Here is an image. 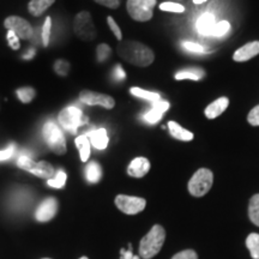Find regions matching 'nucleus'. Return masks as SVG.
Here are the masks:
<instances>
[{
    "instance_id": "nucleus-1",
    "label": "nucleus",
    "mask_w": 259,
    "mask_h": 259,
    "mask_svg": "<svg viewBox=\"0 0 259 259\" xmlns=\"http://www.w3.org/2000/svg\"><path fill=\"white\" fill-rule=\"evenodd\" d=\"M116 52L121 59L139 67H147L155 60L153 50L138 41H122L116 47Z\"/></svg>"
},
{
    "instance_id": "nucleus-2",
    "label": "nucleus",
    "mask_w": 259,
    "mask_h": 259,
    "mask_svg": "<svg viewBox=\"0 0 259 259\" xmlns=\"http://www.w3.org/2000/svg\"><path fill=\"white\" fill-rule=\"evenodd\" d=\"M166 239V232L163 227L154 226L150 232L144 236L139 244V257L143 259H150L161 251Z\"/></svg>"
},
{
    "instance_id": "nucleus-3",
    "label": "nucleus",
    "mask_w": 259,
    "mask_h": 259,
    "mask_svg": "<svg viewBox=\"0 0 259 259\" xmlns=\"http://www.w3.org/2000/svg\"><path fill=\"white\" fill-rule=\"evenodd\" d=\"M213 184V174L208 168H200L189 181V192L193 197H203L209 192Z\"/></svg>"
},
{
    "instance_id": "nucleus-4",
    "label": "nucleus",
    "mask_w": 259,
    "mask_h": 259,
    "mask_svg": "<svg viewBox=\"0 0 259 259\" xmlns=\"http://www.w3.org/2000/svg\"><path fill=\"white\" fill-rule=\"evenodd\" d=\"M44 138L52 151L57 155H64L66 153V141H65L64 134L60 131L57 124L48 121L45 124L44 130Z\"/></svg>"
},
{
    "instance_id": "nucleus-5",
    "label": "nucleus",
    "mask_w": 259,
    "mask_h": 259,
    "mask_svg": "<svg viewBox=\"0 0 259 259\" xmlns=\"http://www.w3.org/2000/svg\"><path fill=\"white\" fill-rule=\"evenodd\" d=\"M59 124L63 126V128L70 131L71 134H76L79 126L88 122V118L83 114L78 107L70 106L67 108L63 109L58 116Z\"/></svg>"
},
{
    "instance_id": "nucleus-6",
    "label": "nucleus",
    "mask_w": 259,
    "mask_h": 259,
    "mask_svg": "<svg viewBox=\"0 0 259 259\" xmlns=\"http://www.w3.org/2000/svg\"><path fill=\"white\" fill-rule=\"evenodd\" d=\"M156 0H127L126 9L132 19L137 22H148L153 18Z\"/></svg>"
},
{
    "instance_id": "nucleus-7",
    "label": "nucleus",
    "mask_w": 259,
    "mask_h": 259,
    "mask_svg": "<svg viewBox=\"0 0 259 259\" xmlns=\"http://www.w3.org/2000/svg\"><path fill=\"white\" fill-rule=\"evenodd\" d=\"M17 166L22 169L29 171V173L34 174L42 179H52L56 176V170H54L53 166L51 163H48L46 161H40L35 162L31 160L29 156H21L17 161Z\"/></svg>"
},
{
    "instance_id": "nucleus-8",
    "label": "nucleus",
    "mask_w": 259,
    "mask_h": 259,
    "mask_svg": "<svg viewBox=\"0 0 259 259\" xmlns=\"http://www.w3.org/2000/svg\"><path fill=\"white\" fill-rule=\"evenodd\" d=\"M73 30L82 41H93L96 37V29L94 27L92 15L88 11H82L76 16Z\"/></svg>"
},
{
    "instance_id": "nucleus-9",
    "label": "nucleus",
    "mask_w": 259,
    "mask_h": 259,
    "mask_svg": "<svg viewBox=\"0 0 259 259\" xmlns=\"http://www.w3.org/2000/svg\"><path fill=\"white\" fill-rule=\"evenodd\" d=\"M115 205L118 209L127 215H136V213L143 211L147 205V200L141 197L126 196V194H119L115 198Z\"/></svg>"
},
{
    "instance_id": "nucleus-10",
    "label": "nucleus",
    "mask_w": 259,
    "mask_h": 259,
    "mask_svg": "<svg viewBox=\"0 0 259 259\" xmlns=\"http://www.w3.org/2000/svg\"><path fill=\"white\" fill-rule=\"evenodd\" d=\"M4 27L8 30L14 31L19 38L29 40L34 35V29L24 18L18 17V16H10L4 21Z\"/></svg>"
},
{
    "instance_id": "nucleus-11",
    "label": "nucleus",
    "mask_w": 259,
    "mask_h": 259,
    "mask_svg": "<svg viewBox=\"0 0 259 259\" xmlns=\"http://www.w3.org/2000/svg\"><path fill=\"white\" fill-rule=\"evenodd\" d=\"M80 102L85 103L88 106H101L107 109L114 108L115 101L112 96L106 95V94L90 92V90H83L79 94Z\"/></svg>"
},
{
    "instance_id": "nucleus-12",
    "label": "nucleus",
    "mask_w": 259,
    "mask_h": 259,
    "mask_svg": "<svg viewBox=\"0 0 259 259\" xmlns=\"http://www.w3.org/2000/svg\"><path fill=\"white\" fill-rule=\"evenodd\" d=\"M58 212V202L56 198L50 197V198L45 199L36 210V220L38 222H48L51 221Z\"/></svg>"
},
{
    "instance_id": "nucleus-13",
    "label": "nucleus",
    "mask_w": 259,
    "mask_h": 259,
    "mask_svg": "<svg viewBox=\"0 0 259 259\" xmlns=\"http://www.w3.org/2000/svg\"><path fill=\"white\" fill-rule=\"evenodd\" d=\"M259 54V41H252L248 44L244 45V46L235 51L233 59L236 63H244L252 59V58L257 57Z\"/></svg>"
},
{
    "instance_id": "nucleus-14",
    "label": "nucleus",
    "mask_w": 259,
    "mask_h": 259,
    "mask_svg": "<svg viewBox=\"0 0 259 259\" xmlns=\"http://www.w3.org/2000/svg\"><path fill=\"white\" fill-rule=\"evenodd\" d=\"M150 170V162L145 157H136L127 167V173L132 178H143Z\"/></svg>"
},
{
    "instance_id": "nucleus-15",
    "label": "nucleus",
    "mask_w": 259,
    "mask_h": 259,
    "mask_svg": "<svg viewBox=\"0 0 259 259\" xmlns=\"http://www.w3.org/2000/svg\"><path fill=\"white\" fill-rule=\"evenodd\" d=\"M229 106V99L228 97H220V99L215 100V101L210 103V105L206 107L205 111V116L208 119H215L222 114L223 112L228 108Z\"/></svg>"
},
{
    "instance_id": "nucleus-16",
    "label": "nucleus",
    "mask_w": 259,
    "mask_h": 259,
    "mask_svg": "<svg viewBox=\"0 0 259 259\" xmlns=\"http://www.w3.org/2000/svg\"><path fill=\"white\" fill-rule=\"evenodd\" d=\"M87 137L89 138L90 144H92L94 148H96L97 150H105L109 142L108 136H107V131L105 128L94 130V131L89 132V134L87 135Z\"/></svg>"
},
{
    "instance_id": "nucleus-17",
    "label": "nucleus",
    "mask_w": 259,
    "mask_h": 259,
    "mask_svg": "<svg viewBox=\"0 0 259 259\" xmlns=\"http://www.w3.org/2000/svg\"><path fill=\"white\" fill-rule=\"evenodd\" d=\"M168 130H169V134L171 137H174L178 141H181V142H190L192 141L194 135L192 132L189 131V130L184 128L183 126H180L178 124L177 121H168Z\"/></svg>"
},
{
    "instance_id": "nucleus-18",
    "label": "nucleus",
    "mask_w": 259,
    "mask_h": 259,
    "mask_svg": "<svg viewBox=\"0 0 259 259\" xmlns=\"http://www.w3.org/2000/svg\"><path fill=\"white\" fill-rule=\"evenodd\" d=\"M56 0H30L28 4V11L32 16H41L47 11Z\"/></svg>"
},
{
    "instance_id": "nucleus-19",
    "label": "nucleus",
    "mask_w": 259,
    "mask_h": 259,
    "mask_svg": "<svg viewBox=\"0 0 259 259\" xmlns=\"http://www.w3.org/2000/svg\"><path fill=\"white\" fill-rule=\"evenodd\" d=\"M215 24H216L215 17L210 14L200 16L198 21H197V28H198V31L202 35H204V36H210L213 25Z\"/></svg>"
},
{
    "instance_id": "nucleus-20",
    "label": "nucleus",
    "mask_w": 259,
    "mask_h": 259,
    "mask_svg": "<svg viewBox=\"0 0 259 259\" xmlns=\"http://www.w3.org/2000/svg\"><path fill=\"white\" fill-rule=\"evenodd\" d=\"M205 76V71L199 67H187L177 72L176 79H192V80H200Z\"/></svg>"
},
{
    "instance_id": "nucleus-21",
    "label": "nucleus",
    "mask_w": 259,
    "mask_h": 259,
    "mask_svg": "<svg viewBox=\"0 0 259 259\" xmlns=\"http://www.w3.org/2000/svg\"><path fill=\"white\" fill-rule=\"evenodd\" d=\"M85 176H87V179H88L89 183H92V184L99 183L102 178L101 166H100L96 161L89 162L88 166H87V169H85Z\"/></svg>"
},
{
    "instance_id": "nucleus-22",
    "label": "nucleus",
    "mask_w": 259,
    "mask_h": 259,
    "mask_svg": "<svg viewBox=\"0 0 259 259\" xmlns=\"http://www.w3.org/2000/svg\"><path fill=\"white\" fill-rule=\"evenodd\" d=\"M76 145L79 149L80 160L83 162H87L89 160L90 156V141L87 136H79L76 138Z\"/></svg>"
},
{
    "instance_id": "nucleus-23",
    "label": "nucleus",
    "mask_w": 259,
    "mask_h": 259,
    "mask_svg": "<svg viewBox=\"0 0 259 259\" xmlns=\"http://www.w3.org/2000/svg\"><path fill=\"white\" fill-rule=\"evenodd\" d=\"M248 216L252 223L259 227V193L254 194L248 204Z\"/></svg>"
},
{
    "instance_id": "nucleus-24",
    "label": "nucleus",
    "mask_w": 259,
    "mask_h": 259,
    "mask_svg": "<svg viewBox=\"0 0 259 259\" xmlns=\"http://www.w3.org/2000/svg\"><path fill=\"white\" fill-rule=\"evenodd\" d=\"M246 246L250 251L251 257L253 259H259V234L252 233L246 239Z\"/></svg>"
},
{
    "instance_id": "nucleus-25",
    "label": "nucleus",
    "mask_w": 259,
    "mask_h": 259,
    "mask_svg": "<svg viewBox=\"0 0 259 259\" xmlns=\"http://www.w3.org/2000/svg\"><path fill=\"white\" fill-rule=\"evenodd\" d=\"M130 93H131L134 96L141 97V99H144V100H147V101H150L153 103L158 101V100H161L160 94L154 93V92H149V90H144L141 88H131L130 89Z\"/></svg>"
},
{
    "instance_id": "nucleus-26",
    "label": "nucleus",
    "mask_w": 259,
    "mask_h": 259,
    "mask_svg": "<svg viewBox=\"0 0 259 259\" xmlns=\"http://www.w3.org/2000/svg\"><path fill=\"white\" fill-rule=\"evenodd\" d=\"M231 28L232 27H231V24H229V22H227V21L219 22V23H216L215 25H213L210 36H212V37L225 36V35H227L229 31H231Z\"/></svg>"
},
{
    "instance_id": "nucleus-27",
    "label": "nucleus",
    "mask_w": 259,
    "mask_h": 259,
    "mask_svg": "<svg viewBox=\"0 0 259 259\" xmlns=\"http://www.w3.org/2000/svg\"><path fill=\"white\" fill-rule=\"evenodd\" d=\"M16 94H17V97L22 102L29 103L32 101V99H34L35 95H36V92H35L32 88H30V87H25V88L18 89L17 92H16Z\"/></svg>"
},
{
    "instance_id": "nucleus-28",
    "label": "nucleus",
    "mask_w": 259,
    "mask_h": 259,
    "mask_svg": "<svg viewBox=\"0 0 259 259\" xmlns=\"http://www.w3.org/2000/svg\"><path fill=\"white\" fill-rule=\"evenodd\" d=\"M66 179H67L66 173L63 170H59L58 173H56V176L52 178V179L48 180V185L51 187H54V189H61V187H64L65 183H66Z\"/></svg>"
},
{
    "instance_id": "nucleus-29",
    "label": "nucleus",
    "mask_w": 259,
    "mask_h": 259,
    "mask_svg": "<svg viewBox=\"0 0 259 259\" xmlns=\"http://www.w3.org/2000/svg\"><path fill=\"white\" fill-rule=\"evenodd\" d=\"M161 11H168V12H176V14H181V12L185 11V8L179 3H173V2H166L162 3L160 5Z\"/></svg>"
},
{
    "instance_id": "nucleus-30",
    "label": "nucleus",
    "mask_w": 259,
    "mask_h": 259,
    "mask_svg": "<svg viewBox=\"0 0 259 259\" xmlns=\"http://www.w3.org/2000/svg\"><path fill=\"white\" fill-rule=\"evenodd\" d=\"M163 114L164 113H162L161 111H158V109L153 107V108L144 115V120L147 121L148 124H157V122L162 119Z\"/></svg>"
},
{
    "instance_id": "nucleus-31",
    "label": "nucleus",
    "mask_w": 259,
    "mask_h": 259,
    "mask_svg": "<svg viewBox=\"0 0 259 259\" xmlns=\"http://www.w3.org/2000/svg\"><path fill=\"white\" fill-rule=\"evenodd\" d=\"M111 53H112L111 47H109L107 44H101L99 47H97V60H99L100 63H103V61L108 59L109 56H111Z\"/></svg>"
},
{
    "instance_id": "nucleus-32",
    "label": "nucleus",
    "mask_w": 259,
    "mask_h": 259,
    "mask_svg": "<svg viewBox=\"0 0 259 259\" xmlns=\"http://www.w3.org/2000/svg\"><path fill=\"white\" fill-rule=\"evenodd\" d=\"M54 70H56V72L59 74V76H66L70 70V63L63 59L57 60L56 64H54Z\"/></svg>"
},
{
    "instance_id": "nucleus-33",
    "label": "nucleus",
    "mask_w": 259,
    "mask_h": 259,
    "mask_svg": "<svg viewBox=\"0 0 259 259\" xmlns=\"http://www.w3.org/2000/svg\"><path fill=\"white\" fill-rule=\"evenodd\" d=\"M51 28H52V19L51 17H47L46 21H45L44 30H42V41H44V46H48V44H50Z\"/></svg>"
},
{
    "instance_id": "nucleus-34",
    "label": "nucleus",
    "mask_w": 259,
    "mask_h": 259,
    "mask_svg": "<svg viewBox=\"0 0 259 259\" xmlns=\"http://www.w3.org/2000/svg\"><path fill=\"white\" fill-rule=\"evenodd\" d=\"M183 47L185 48L187 52H192V53H204L205 52V48L202 45L196 44V42H190L185 41L183 42Z\"/></svg>"
},
{
    "instance_id": "nucleus-35",
    "label": "nucleus",
    "mask_w": 259,
    "mask_h": 259,
    "mask_svg": "<svg viewBox=\"0 0 259 259\" xmlns=\"http://www.w3.org/2000/svg\"><path fill=\"white\" fill-rule=\"evenodd\" d=\"M248 124L252 126H259V105L252 108L247 115Z\"/></svg>"
},
{
    "instance_id": "nucleus-36",
    "label": "nucleus",
    "mask_w": 259,
    "mask_h": 259,
    "mask_svg": "<svg viewBox=\"0 0 259 259\" xmlns=\"http://www.w3.org/2000/svg\"><path fill=\"white\" fill-rule=\"evenodd\" d=\"M107 22H108L109 28H111V30L113 31V34L115 35V37L118 38L119 41H121V40H122V34H121V30H120V28H119V25L116 24V22L114 21V18H113V17H111V16H109V17L107 18Z\"/></svg>"
},
{
    "instance_id": "nucleus-37",
    "label": "nucleus",
    "mask_w": 259,
    "mask_h": 259,
    "mask_svg": "<svg viewBox=\"0 0 259 259\" xmlns=\"http://www.w3.org/2000/svg\"><path fill=\"white\" fill-rule=\"evenodd\" d=\"M8 41H9V45L10 47L12 48V50H19V47H21V45H19V37L17 36V35L15 34L14 31L11 30H8Z\"/></svg>"
},
{
    "instance_id": "nucleus-38",
    "label": "nucleus",
    "mask_w": 259,
    "mask_h": 259,
    "mask_svg": "<svg viewBox=\"0 0 259 259\" xmlns=\"http://www.w3.org/2000/svg\"><path fill=\"white\" fill-rule=\"evenodd\" d=\"M171 259H198V255L192 250H185L177 253Z\"/></svg>"
},
{
    "instance_id": "nucleus-39",
    "label": "nucleus",
    "mask_w": 259,
    "mask_h": 259,
    "mask_svg": "<svg viewBox=\"0 0 259 259\" xmlns=\"http://www.w3.org/2000/svg\"><path fill=\"white\" fill-rule=\"evenodd\" d=\"M97 4L102 5V6H106V8L108 9H118L119 6L121 4V0H95Z\"/></svg>"
},
{
    "instance_id": "nucleus-40",
    "label": "nucleus",
    "mask_w": 259,
    "mask_h": 259,
    "mask_svg": "<svg viewBox=\"0 0 259 259\" xmlns=\"http://www.w3.org/2000/svg\"><path fill=\"white\" fill-rule=\"evenodd\" d=\"M153 107H154V108L158 109V111H161L162 113H166L168 109H169L170 105H169V102L166 101V100H162L161 99V100H158V101L154 102L153 103Z\"/></svg>"
},
{
    "instance_id": "nucleus-41",
    "label": "nucleus",
    "mask_w": 259,
    "mask_h": 259,
    "mask_svg": "<svg viewBox=\"0 0 259 259\" xmlns=\"http://www.w3.org/2000/svg\"><path fill=\"white\" fill-rule=\"evenodd\" d=\"M14 153H15V145H10V147L6 148L5 150L0 151V161L9 160V158L14 155Z\"/></svg>"
},
{
    "instance_id": "nucleus-42",
    "label": "nucleus",
    "mask_w": 259,
    "mask_h": 259,
    "mask_svg": "<svg viewBox=\"0 0 259 259\" xmlns=\"http://www.w3.org/2000/svg\"><path fill=\"white\" fill-rule=\"evenodd\" d=\"M120 255H121V259H134L135 254L134 252H132V245L128 244V248L127 250H122L120 251Z\"/></svg>"
},
{
    "instance_id": "nucleus-43",
    "label": "nucleus",
    "mask_w": 259,
    "mask_h": 259,
    "mask_svg": "<svg viewBox=\"0 0 259 259\" xmlns=\"http://www.w3.org/2000/svg\"><path fill=\"white\" fill-rule=\"evenodd\" d=\"M114 73H115V78L118 79V80H122V79H125V78H126V73H125V71L121 69L120 65H118V66L115 67Z\"/></svg>"
},
{
    "instance_id": "nucleus-44",
    "label": "nucleus",
    "mask_w": 259,
    "mask_h": 259,
    "mask_svg": "<svg viewBox=\"0 0 259 259\" xmlns=\"http://www.w3.org/2000/svg\"><path fill=\"white\" fill-rule=\"evenodd\" d=\"M206 0H193V3L194 4H197V5H199V4H204V3H205Z\"/></svg>"
},
{
    "instance_id": "nucleus-45",
    "label": "nucleus",
    "mask_w": 259,
    "mask_h": 259,
    "mask_svg": "<svg viewBox=\"0 0 259 259\" xmlns=\"http://www.w3.org/2000/svg\"><path fill=\"white\" fill-rule=\"evenodd\" d=\"M170 2H173V3H180V2H183V0H170Z\"/></svg>"
},
{
    "instance_id": "nucleus-46",
    "label": "nucleus",
    "mask_w": 259,
    "mask_h": 259,
    "mask_svg": "<svg viewBox=\"0 0 259 259\" xmlns=\"http://www.w3.org/2000/svg\"><path fill=\"white\" fill-rule=\"evenodd\" d=\"M134 259H141V257H138V255H135Z\"/></svg>"
},
{
    "instance_id": "nucleus-47",
    "label": "nucleus",
    "mask_w": 259,
    "mask_h": 259,
    "mask_svg": "<svg viewBox=\"0 0 259 259\" xmlns=\"http://www.w3.org/2000/svg\"><path fill=\"white\" fill-rule=\"evenodd\" d=\"M79 259H89V258H87V257H82V258H79Z\"/></svg>"
},
{
    "instance_id": "nucleus-48",
    "label": "nucleus",
    "mask_w": 259,
    "mask_h": 259,
    "mask_svg": "<svg viewBox=\"0 0 259 259\" xmlns=\"http://www.w3.org/2000/svg\"><path fill=\"white\" fill-rule=\"evenodd\" d=\"M44 259H50V258H44Z\"/></svg>"
}]
</instances>
